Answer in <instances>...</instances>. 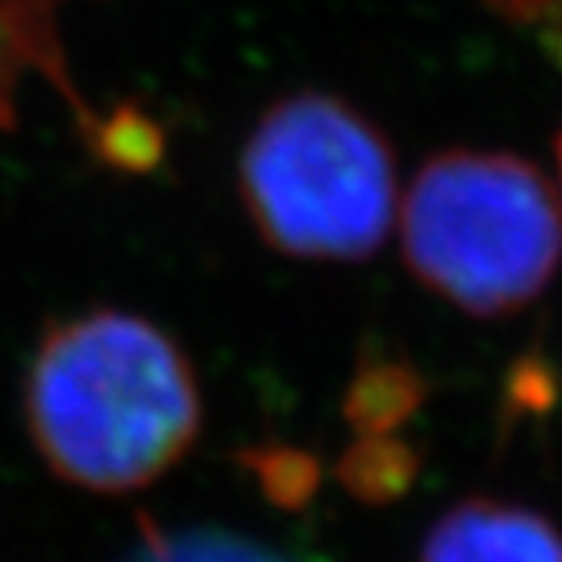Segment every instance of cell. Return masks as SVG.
<instances>
[{
    "label": "cell",
    "mask_w": 562,
    "mask_h": 562,
    "mask_svg": "<svg viewBox=\"0 0 562 562\" xmlns=\"http://www.w3.org/2000/svg\"><path fill=\"white\" fill-rule=\"evenodd\" d=\"M240 200L265 245L302 261H363L390 234L396 167L370 119L326 92L274 102L240 149Z\"/></svg>",
    "instance_id": "3"
},
{
    "label": "cell",
    "mask_w": 562,
    "mask_h": 562,
    "mask_svg": "<svg viewBox=\"0 0 562 562\" xmlns=\"http://www.w3.org/2000/svg\"><path fill=\"white\" fill-rule=\"evenodd\" d=\"M417 468V451L396 434H359L356 445L342 454L336 477L359 502L386 505L414 485Z\"/></svg>",
    "instance_id": "6"
},
{
    "label": "cell",
    "mask_w": 562,
    "mask_h": 562,
    "mask_svg": "<svg viewBox=\"0 0 562 562\" xmlns=\"http://www.w3.org/2000/svg\"><path fill=\"white\" fill-rule=\"evenodd\" d=\"M126 562H299L295 555L271 549L258 539L224 529L167 532L146 526L136 552Z\"/></svg>",
    "instance_id": "7"
},
{
    "label": "cell",
    "mask_w": 562,
    "mask_h": 562,
    "mask_svg": "<svg viewBox=\"0 0 562 562\" xmlns=\"http://www.w3.org/2000/svg\"><path fill=\"white\" fill-rule=\"evenodd\" d=\"M404 258L424 285L477 318L536 302L562 261V204L529 159L448 149L404 200Z\"/></svg>",
    "instance_id": "2"
},
{
    "label": "cell",
    "mask_w": 562,
    "mask_h": 562,
    "mask_svg": "<svg viewBox=\"0 0 562 562\" xmlns=\"http://www.w3.org/2000/svg\"><path fill=\"white\" fill-rule=\"evenodd\" d=\"M420 562H562V532L532 508L468 498L434 521Z\"/></svg>",
    "instance_id": "4"
},
{
    "label": "cell",
    "mask_w": 562,
    "mask_h": 562,
    "mask_svg": "<svg viewBox=\"0 0 562 562\" xmlns=\"http://www.w3.org/2000/svg\"><path fill=\"white\" fill-rule=\"evenodd\" d=\"M555 159H559V177H562V133L555 139Z\"/></svg>",
    "instance_id": "11"
},
{
    "label": "cell",
    "mask_w": 562,
    "mask_h": 562,
    "mask_svg": "<svg viewBox=\"0 0 562 562\" xmlns=\"http://www.w3.org/2000/svg\"><path fill=\"white\" fill-rule=\"evenodd\" d=\"M240 464L255 474L265 498L278 508H302L318 492V481H323V468L312 454L285 445L251 448L240 454Z\"/></svg>",
    "instance_id": "8"
},
{
    "label": "cell",
    "mask_w": 562,
    "mask_h": 562,
    "mask_svg": "<svg viewBox=\"0 0 562 562\" xmlns=\"http://www.w3.org/2000/svg\"><path fill=\"white\" fill-rule=\"evenodd\" d=\"M92 146L99 149V156L109 167L119 170H149L156 167L159 153H164V136L149 123L146 115H139L136 109L115 112L109 123H102L92 133Z\"/></svg>",
    "instance_id": "9"
},
{
    "label": "cell",
    "mask_w": 562,
    "mask_h": 562,
    "mask_svg": "<svg viewBox=\"0 0 562 562\" xmlns=\"http://www.w3.org/2000/svg\"><path fill=\"white\" fill-rule=\"evenodd\" d=\"M34 448L68 485L126 495L167 474L200 434V386L149 318L95 308L52 326L27 370Z\"/></svg>",
    "instance_id": "1"
},
{
    "label": "cell",
    "mask_w": 562,
    "mask_h": 562,
    "mask_svg": "<svg viewBox=\"0 0 562 562\" xmlns=\"http://www.w3.org/2000/svg\"><path fill=\"white\" fill-rule=\"evenodd\" d=\"M424 396L427 383L404 356L373 352L356 367L342 414L359 434H393L417 414Z\"/></svg>",
    "instance_id": "5"
},
{
    "label": "cell",
    "mask_w": 562,
    "mask_h": 562,
    "mask_svg": "<svg viewBox=\"0 0 562 562\" xmlns=\"http://www.w3.org/2000/svg\"><path fill=\"white\" fill-rule=\"evenodd\" d=\"M488 4L515 24H536L539 42L562 65V4L559 0H488Z\"/></svg>",
    "instance_id": "10"
}]
</instances>
